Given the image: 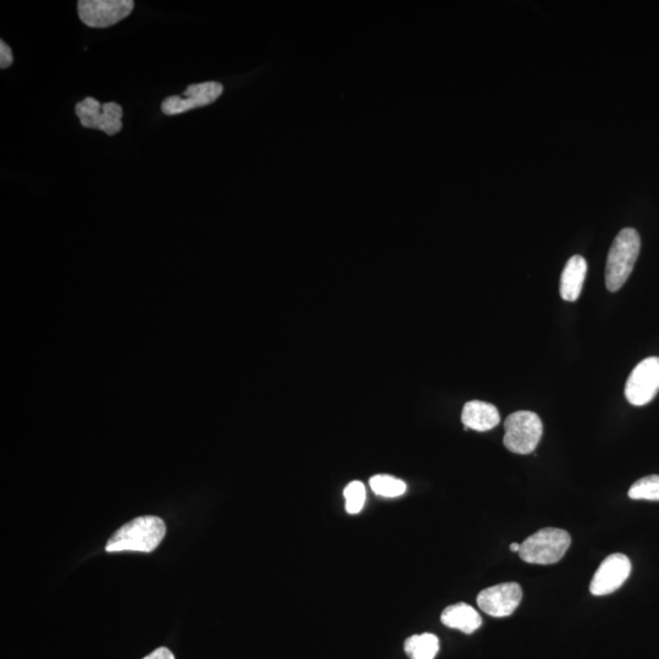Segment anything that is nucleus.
<instances>
[{
  "label": "nucleus",
  "mask_w": 659,
  "mask_h": 659,
  "mask_svg": "<svg viewBox=\"0 0 659 659\" xmlns=\"http://www.w3.org/2000/svg\"><path fill=\"white\" fill-rule=\"evenodd\" d=\"M165 534L166 526L163 519L155 515H145L131 520L116 530L105 546V551L151 553L162 544Z\"/></svg>",
  "instance_id": "1"
},
{
  "label": "nucleus",
  "mask_w": 659,
  "mask_h": 659,
  "mask_svg": "<svg viewBox=\"0 0 659 659\" xmlns=\"http://www.w3.org/2000/svg\"><path fill=\"white\" fill-rule=\"evenodd\" d=\"M640 248L639 232L631 227L623 229L614 238L606 264V286L609 292L619 291L628 281L639 258Z\"/></svg>",
  "instance_id": "2"
},
{
  "label": "nucleus",
  "mask_w": 659,
  "mask_h": 659,
  "mask_svg": "<svg viewBox=\"0 0 659 659\" xmlns=\"http://www.w3.org/2000/svg\"><path fill=\"white\" fill-rule=\"evenodd\" d=\"M572 544L568 531L546 528L537 531L520 545L519 556L524 562L548 566L561 561Z\"/></svg>",
  "instance_id": "3"
},
{
  "label": "nucleus",
  "mask_w": 659,
  "mask_h": 659,
  "mask_svg": "<svg viewBox=\"0 0 659 659\" xmlns=\"http://www.w3.org/2000/svg\"><path fill=\"white\" fill-rule=\"evenodd\" d=\"M503 443L508 451L530 454L536 450L544 433L539 415L529 411L515 412L506 419Z\"/></svg>",
  "instance_id": "4"
},
{
  "label": "nucleus",
  "mask_w": 659,
  "mask_h": 659,
  "mask_svg": "<svg viewBox=\"0 0 659 659\" xmlns=\"http://www.w3.org/2000/svg\"><path fill=\"white\" fill-rule=\"evenodd\" d=\"M75 112L86 129L101 130L108 136H114L123 130L124 110L118 103L103 104L93 97H87L77 103Z\"/></svg>",
  "instance_id": "5"
},
{
  "label": "nucleus",
  "mask_w": 659,
  "mask_h": 659,
  "mask_svg": "<svg viewBox=\"0 0 659 659\" xmlns=\"http://www.w3.org/2000/svg\"><path fill=\"white\" fill-rule=\"evenodd\" d=\"M132 0H80L77 3L80 20L92 29H107L132 13Z\"/></svg>",
  "instance_id": "6"
},
{
  "label": "nucleus",
  "mask_w": 659,
  "mask_h": 659,
  "mask_svg": "<svg viewBox=\"0 0 659 659\" xmlns=\"http://www.w3.org/2000/svg\"><path fill=\"white\" fill-rule=\"evenodd\" d=\"M659 392V358H646L636 365L625 385V397L636 407L646 406Z\"/></svg>",
  "instance_id": "7"
},
{
  "label": "nucleus",
  "mask_w": 659,
  "mask_h": 659,
  "mask_svg": "<svg viewBox=\"0 0 659 659\" xmlns=\"http://www.w3.org/2000/svg\"><path fill=\"white\" fill-rule=\"evenodd\" d=\"M224 87L219 82H204L191 85L181 96H171L164 99L162 112L165 115H179L190 110L207 107L217 101L223 94Z\"/></svg>",
  "instance_id": "8"
},
{
  "label": "nucleus",
  "mask_w": 659,
  "mask_h": 659,
  "mask_svg": "<svg viewBox=\"0 0 659 659\" xmlns=\"http://www.w3.org/2000/svg\"><path fill=\"white\" fill-rule=\"evenodd\" d=\"M523 591L517 583H505L487 587L480 592L476 602L481 611L491 617L503 618L513 614L522 601Z\"/></svg>",
  "instance_id": "9"
},
{
  "label": "nucleus",
  "mask_w": 659,
  "mask_h": 659,
  "mask_svg": "<svg viewBox=\"0 0 659 659\" xmlns=\"http://www.w3.org/2000/svg\"><path fill=\"white\" fill-rule=\"evenodd\" d=\"M631 573L630 559L622 553L608 556L591 580L590 591L595 596L612 594L622 587Z\"/></svg>",
  "instance_id": "10"
},
{
  "label": "nucleus",
  "mask_w": 659,
  "mask_h": 659,
  "mask_svg": "<svg viewBox=\"0 0 659 659\" xmlns=\"http://www.w3.org/2000/svg\"><path fill=\"white\" fill-rule=\"evenodd\" d=\"M500 413L494 404L483 401H470L465 404L462 413V422L465 430L489 431L500 424Z\"/></svg>",
  "instance_id": "11"
},
{
  "label": "nucleus",
  "mask_w": 659,
  "mask_h": 659,
  "mask_svg": "<svg viewBox=\"0 0 659 659\" xmlns=\"http://www.w3.org/2000/svg\"><path fill=\"white\" fill-rule=\"evenodd\" d=\"M587 273L586 260L581 256H574L568 260L561 276L559 292L564 301H578Z\"/></svg>",
  "instance_id": "12"
},
{
  "label": "nucleus",
  "mask_w": 659,
  "mask_h": 659,
  "mask_svg": "<svg viewBox=\"0 0 659 659\" xmlns=\"http://www.w3.org/2000/svg\"><path fill=\"white\" fill-rule=\"evenodd\" d=\"M443 625L451 629L462 631L464 634H473L483 623L480 614L467 603H456L447 607L441 614Z\"/></svg>",
  "instance_id": "13"
},
{
  "label": "nucleus",
  "mask_w": 659,
  "mask_h": 659,
  "mask_svg": "<svg viewBox=\"0 0 659 659\" xmlns=\"http://www.w3.org/2000/svg\"><path fill=\"white\" fill-rule=\"evenodd\" d=\"M404 651L411 659H435L440 651V640L429 633L413 635L404 642Z\"/></svg>",
  "instance_id": "14"
},
{
  "label": "nucleus",
  "mask_w": 659,
  "mask_h": 659,
  "mask_svg": "<svg viewBox=\"0 0 659 659\" xmlns=\"http://www.w3.org/2000/svg\"><path fill=\"white\" fill-rule=\"evenodd\" d=\"M371 490L376 495L387 498L400 497L406 494L407 485L404 481L391 475H375L370 479Z\"/></svg>",
  "instance_id": "15"
},
{
  "label": "nucleus",
  "mask_w": 659,
  "mask_h": 659,
  "mask_svg": "<svg viewBox=\"0 0 659 659\" xmlns=\"http://www.w3.org/2000/svg\"><path fill=\"white\" fill-rule=\"evenodd\" d=\"M628 496L631 500L659 502V475L645 476L630 487Z\"/></svg>",
  "instance_id": "16"
},
{
  "label": "nucleus",
  "mask_w": 659,
  "mask_h": 659,
  "mask_svg": "<svg viewBox=\"0 0 659 659\" xmlns=\"http://www.w3.org/2000/svg\"><path fill=\"white\" fill-rule=\"evenodd\" d=\"M343 496L346 500L347 513L358 514L362 512L365 500H367V491H365V486L361 481H352L351 484H348L345 491H343Z\"/></svg>",
  "instance_id": "17"
},
{
  "label": "nucleus",
  "mask_w": 659,
  "mask_h": 659,
  "mask_svg": "<svg viewBox=\"0 0 659 659\" xmlns=\"http://www.w3.org/2000/svg\"><path fill=\"white\" fill-rule=\"evenodd\" d=\"M14 63V55L10 47L4 41H0V68L8 69Z\"/></svg>",
  "instance_id": "18"
},
{
  "label": "nucleus",
  "mask_w": 659,
  "mask_h": 659,
  "mask_svg": "<svg viewBox=\"0 0 659 659\" xmlns=\"http://www.w3.org/2000/svg\"><path fill=\"white\" fill-rule=\"evenodd\" d=\"M143 659H175L173 652L166 647H160V649L149 653V655Z\"/></svg>",
  "instance_id": "19"
},
{
  "label": "nucleus",
  "mask_w": 659,
  "mask_h": 659,
  "mask_svg": "<svg viewBox=\"0 0 659 659\" xmlns=\"http://www.w3.org/2000/svg\"><path fill=\"white\" fill-rule=\"evenodd\" d=\"M509 550H511L512 552H518L519 553L520 544H517V542H513V544H511V546H509Z\"/></svg>",
  "instance_id": "20"
}]
</instances>
